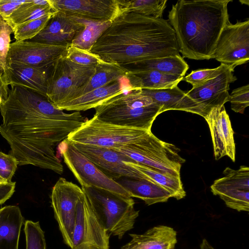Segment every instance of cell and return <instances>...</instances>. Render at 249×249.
<instances>
[{
    "mask_svg": "<svg viewBox=\"0 0 249 249\" xmlns=\"http://www.w3.org/2000/svg\"><path fill=\"white\" fill-rule=\"evenodd\" d=\"M81 18L69 16L60 12L52 16L43 29L29 42L51 44L70 45L84 29Z\"/></svg>",
    "mask_w": 249,
    "mask_h": 249,
    "instance_id": "obj_19",
    "label": "cell"
},
{
    "mask_svg": "<svg viewBox=\"0 0 249 249\" xmlns=\"http://www.w3.org/2000/svg\"><path fill=\"white\" fill-rule=\"evenodd\" d=\"M53 14L16 26L13 29L16 41H25L34 38L43 29Z\"/></svg>",
    "mask_w": 249,
    "mask_h": 249,
    "instance_id": "obj_33",
    "label": "cell"
},
{
    "mask_svg": "<svg viewBox=\"0 0 249 249\" xmlns=\"http://www.w3.org/2000/svg\"><path fill=\"white\" fill-rule=\"evenodd\" d=\"M66 57L70 61L82 66L95 67L102 60L90 52L69 45Z\"/></svg>",
    "mask_w": 249,
    "mask_h": 249,
    "instance_id": "obj_36",
    "label": "cell"
},
{
    "mask_svg": "<svg viewBox=\"0 0 249 249\" xmlns=\"http://www.w3.org/2000/svg\"><path fill=\"white\" fill-rule=\"evenodd\" d=\"M121 179L117 181L128 192L130 197L140 198L148 205L165 202L172 197L167 190L148 176L139 179L126 178Z\"/></svg>",
    "mask_w": 249,
    "mask_h": 249,
    "instance_id": "obj_24",
    "label": "cell"
},
{
    "mask_svg": "<svg viewBox=\"0 0 249 249\" xmlns=\"http://www.w3.org/2000/svg\"><path fill=\"white\" fill-rule=\"evenodd\" d=\"M13 29L0 16V75L2 76L7 68V56L10 45V35Z\"/></svg>",
    "mask_w": 249,
    "mask_h": 249,
    "instance_id": "obj_35",
    "label": "cell"
},
{
    "mask_svg": "<svg viewBox=\"0 0 249 249\" xmlns=\"http://www.w3.org/2000/svg\"><path fill=\"white\" fill-rule=\"evenodd\" d=\"M51 67L37 68L9 63L2 76L7 86L26 87L46 96L47 80Z\"/></svg>",
    "mask_w": 249,
    "mask_h": 249,
    "instance_id": "obj_21",
    "label": "cell"
},
{
    "mask_svg": "<svg viewBox=\"0 0 249 249\" xmlns=\"http://www.w3.org/2000/svg\"><path fill=\"white\" fill-rule=\"evenodd\" d=\"M248 1V0H246V1H245V0H243H243H240V2L241 3H242V2H244V3H243V4H247V5H249V2H246V1Z\"/></svg>",
    "mask_w": 249,
    "mask_h": 249,
    "instance_id": "obj_44",
    "label": "cell"
},
{
    "mask_svg": "<svg viewBox=\"0 0 249 249\" xmlns=\"http://www.w3.org/2000/svg\"><path fill=\"white\" fill-rule=\"evenodd\" d=\"M18 165V162L12 155L0 151V177L5 182H12Z\"/></svg>",
    "mask_w": 249,
    "mask_h": 249,
    "instance_id": "obj_39",
    "label": "cell"
},
{
    "mask_svg": "<svg viewBox=\"0 0 249 249\" xmlns=\"http://www.w3.org/2000/svg\"><path fill=\"white\" fill-rule=\"evenodd\" d=\"M24 221L18 206L9 205L0 209V249H18Z\"/></svg>",
    "mask_w": 249,
    "mask_h": 249,
    "instance_id": "obj_25",
    "label": "cell"
},
{
    "mask_svg": "<svg viewBox=\"0 0 249 249\" xmlns=\"http://www.w3.org/2000/svg\"><path fill=\"white\" fill-rule=\"evenodd\" d=\"M148 131L107 123L93 116L70 133L65 140L71 143L117 149L138 141Z\"/></svg>",
    "mask_w": 249,
    "mask_h": 249,
    "instance_id": "obj_7",
    "label": "cell"
},
{
    "mask_svg": "<svg viewBox=\"0 0 249 249\" xmlns=\"http://www.w3.org/2000/svg\"><path fill=\"white\" fill-rule=\"evenodd\" d=\"M227 65L221 64L219 66L213 69H204L192 71L182 80L191 84L193 88L199 87L210 80L216 77Z\"/></svg>",
    "mask_w": 249,
    "mask_h": 249,
    "instance_id": "obj_37",
    "label": "cell"
},
{
    "mask_svg": "<svg viewBox=\"0 0 249 249\" xmlns=\"http://www.w3.org/2000/svg\"><path fill=\"white\" fill-rule=\"evenodd\" d=\"M120 15L135 13L155 18H161L167 0H117Z\"/></svg>",
    "mask_w": 249,
    "mask_h": 249,
    "instance_id": "obj_30",
    "label": "cell"
},
{
    "mask_svg": "<svg viewBox=\"0 0 249 249\" xmlns=\"http://www.w3.org/2000/svg\"><path fill=\"white\" fill-rule=\"evenodd\" d=\"M61 149L64 161L82 187H92L126 197L128 192L117 181L104 174L86 156L65 140Z\"/></svg>",
    "mask_w": 249,
    "mask_h": 249,
    "instance_id": "obj_9",
    "label": "cell"
},
{
    "mask_svg": "<svg viewBox=\"0 0 249 249\" xmlns=\"http://www.w3.org/2000/svg\"><path fill=\"white\" fill-rule=\"evenodd\" d=\"M0 105V133L18 165L31 164L61 174L63 166L54 147L86 120L80 112L67 113L46 96L33 89L11 85Z\"/></svg>",
    "mask_w": 249,
    "mask_h": 249,
    "instance_id": "obj_1",
    "label": "cell"
},
{
    "mask_svg": "<svg viewBox=\"0 0 249 249\" xmlns=\"http://www.w3.org/2000/svg\"><path fill=\"white\" fill-rule=\"evenodd\" d=\"M141 90L143 94L149 96L154 103L161 107V113L170 110H177L195 113L203 117L207 114L198 104L178 86L166 89Z\"/></svg>",
    "mask_w": 249,
    "mask_h": 249,
    "instance_id": "obj_22",
    "label": "cell"
},
{
    "mask_svg": "<svg viewBox=\"0 0 249 249\" xmlns=\"http://www.w3.org/2000/svg\"><path fill=\"white\" fill-rule=\"evenodd\" d=\"M184 77L154 70L127 71L124 78L132 89H161L178 86Z\"/></svg>",
    "mask_w": 249,
    "mask_h": 249,
    "instance_id": "obj_26",
    "label": "cell"
},
{
    "mask_svg": "<svg viewBox=\"0 0 249 249\" xmlns=\"http://www.w3.org/2000/svg\"><path fill=\"white\" fill-rule=\"evenodd\" d=\"M9 89L4 82L3 77L0 75V105H1L7 98Z\"/></svg>",
    "mask_w": 249,
    "mask_h": 249,
    "instance_id": "obj_42",
    "label": "cell"
},
{
    "mask_svg": "<svg viewBox=\"0 0 249 249\" xmlns=\"http://www.w3.org/2000/svg\"><path fill=\"white\" fill-rule=\"evenodd\" d=\"M109 236L95 216L84 192L77 205L71 249H109Z\"/></svg>",
    "mask_w": 249,
    "mask_h": 249,
    "instance_id": "obj_12",
    "label": "cell"
},
{
    "mask_svg": "<svg viewBox=\"0 0 249 249\" xmlns=\"http://www.w3.org/2000/svg\"><path fill=\"white\" fill-rule=\"evenodd\" d=\"M71 143L104 174L115 180L124 178L139 179L147 177L138 169L126 163L124 156L113 149L76 143Z\"/></svg>",
    "mask_w": 249,
    "mask_h": 249,
    "instance_id": "obj_15",
    "label": "cell"
},
{
    "mask_svg": "<svg viewBox=\"0 0 249 249\" xmlns=\"http://www.w3.org/2000/svg\"><path fill=\"white\" fill-rule=\"evenodd\" d=\"M224 176L215 180L211 186L214 195L218 196L226 206L238 212L249 210V168L241 166L237 170L229 167Z\"/></svg>",
    "mask_w": 249,
    "mask_h": 249,
    "instance_id": "obj_13",
    "label": "cell"
},
{
    "mask_svg": "<svg viewBox=\"0 0 249 249\" xmlns=\"http://www.w3.org/2000/svg\"><path fill=\"white\" fill-rule=\"evenodd\" d=\"M127 72V71L120 65L102 61L95 67V73L89 80L74 91L68 100L78 97L113 82L122 79L124 78Z\"/></svg>",
    "mask_w": 249,
    "mask_h": 249,
    "instance_id": "obj_27",
    "label": "cell"
},
{
    "mask_svg": "<svg viewBox=\"0 0 249 249\" xmlns=\"http://www.w3.org/2000/svg\"><path fill=\"white\" fill-rule=\"evenodd\" d=\"M26 249H46L44 232L39 222L26 220L24 228Z\"/></svg>",
    "mask_w": 249,
    "mask_h": 249,
    "instance_id": "obj_34",
    "label": "cell"
},
{
    "mask_svg": "<svg viewBox=\"0 0 249 249\" xmlns=\"http://www.w3.org/2000/svg\"><path fill=\"white\" fill-rule=\"evenodd\" d=\"M98 119L124 127L151 131L161 107L141 89H131L105 101L95 108Z\"/></svg>",
    "mask_w": 249,
    "mask_h": 249,
    "instance_id": "obj_4",
    "label": "cell"
},
{
    "mask_svg": "<svg viewBox=\"0 0 249 249\" xmlns=\"http://www.w3.org/2000/svg\"><path fill=\"white\" fill-rule=\"evenodd\" d=\"M113 149L124 156L126 161L175 177H180L181 165L185 161L179 155V148L160 140L151 131L134 143Z\"/></svg>",
    "mask_w": 249,
    "mask_h": 249,
    "instance_id": "obj_6",
    "label": "cell"
},
{
    "mask_svg": "<svg viewBox=\"0 0 249 249\" xmlns=\"http://www.w3.org/2000/svg\"><path fill=\"white\" fill-rule=\"evenodd\" d=\"M132 89L125 78L92 90L78 97L68 100L56 107L68 111H85L95 108L101 103L115 96Z\"/></svg>",
    "mask_w": 249,
    "mask_h": 249,
    "instance_id": "obj_20",
    "label": "cell"
},
{
    "mask_svg": "<svg viewBox=\"0 0 249 249\" xmlns=\"http://www.w3.org/2000/svg\"><path fill=\"white\" fill-rule=\"evenodd\" d=\"M83 30L72 40L70 45L89 51L112 21L96 22L81 19Z\"/></svg>",
    "mask_w": 249,
    "mask_h": 249,
    "instance_id": "obj_32",
    "label": "cell"
},
{
    "mask_svg": "<svg viewBox=\"0 0 249 249\" xmlns=\"http://www.w3.org/2000/svg\"><path fill=\"white\" fill-rule=\"evenodd\" d=\"M122 67L127 71L154 70L182 77H184L189 69L188 65L179 54L150 59Z\"/></svg>",
    "mask_w": 249,
    "mask_h": 249,
    "instance_id": "obj_28",
    "label": "cell"
},
{
    "mask_svg": "<svg viewBox=\"0 0 249 249\" xmlns=\"http://www.w3.org/2000/svg\"><path fill=\"white\" fill-rule=\"evenodd\" d=\"M84 194L82 188L63 178L53 187L51 199L54 216L65 244L70 248L76 219L78 204Z\"/></svg>",
    "mask_w": 249,
    "mask_h": 249,
    "instance_id": "obj_10",
    "label": "cell"
},
{
    "mask_svg": "<svg viewBox=\"0 0 249 249\" xmlns=\"http://www.w3.org/2000/svg\"><path fill=\"white\" fill-rule=\"evenodd\" d=\"M126 163L138 169L148 176L155 182L164 188L177 200L184 198L186 196L180 177H175L156 171L145 166L135 162L125 161Z\"/></svg>",
    "mask_w": 249,
    "mask_h": 249,
    "instance_id": "obj_31",
    "label": "cell"
},
{
    "mask_svg": "<svg viewBox=\"0 0 249 249\" xmlns=\"http://www.w3.org/2000/svg\"><path fill=\"white\" fill-rule=\"evenodd\" d=\"M54 12L49 0H26L9 18L3 19L13 29L18 25Z\"/></svg>",
    "mask_w": 249,
    "mask_h": 249,
    "instance_id": "obj_29",
    "label": "cell"
},
{
    "mask_svg": "<svg viewBox=\"0 0 249 249\" xmlns=\"http://www.w3.org/2000/svg\"><path fill=\"white\" fill-rule=\"evenodd\" d=\"M231 1L180 0L172 5L168 20L184 57L213 58L219 36L229 21L228 4Z\"/></svg>",
    "mask_w": 249,
    "mask_h": 249,
    "instance_id": "obj_3",
    "label": "cell"
},
{
    "mask_svg": "<svg viewBox=\"0 0 249 249\" xmlns=\"http://www.w3.org/2000/svg\"><path fill=\"white\" fill-rule=\"evenodd\" d=\"M81 188L97 218L110 235L121 238L133 228L139 211L135 209L132 197L92 187Z\"/></svg>",
    "mask_w": 249,
    "mask_h": 249,
    "instance_id": "obj_5",
    "label": "cell"
},
{
    "mask_svg": "<svg viewBox=\"0 0 249 249\" xmlns=\"http://www.w3.org/2000/svg\"><path fill=\"white\" fill-rule=\"evenodd\" d=\"M54 12L96 22L112 21L120 15L117 0H49Z\"/></svg>",
    "mask_w": 249,
    "mask_h": 249,
    "instance_id": "obj_16",
    "label": "cell"
},
{
    "mask_svg": "<svg viewBox=\"0 0 249 249\" xmlns=\"http://www.w3.org/2000/svg\"><path fill=\"white\" fill-rule=\"evenodd\" d=\"M26 0H0V16L9 18L13 12Z\"/></svg>",
    "mask_w": 249,
    "mask_h": 249,
    "instance_id": "obj_40",
    "label": "cell"
},
{
    "mask_svg": "<svg viewBox=\"0 0 249 249\" xmlns=\"http://www.w3.org/2000/svg\"><path fill=\"white\" fill-rule=\"evenodd\" d=\"M89 52L104 62L122 66L179 52L175 31L167 20L135 13L116 18Z\"/></svg>",
    "mask_w": 249,
    "mask_h": 249,
    "instance_id": "obj_2",
    "label": "cell"
},
{
    "mask_svg": "<svg viewBox=\"0 0 249 249\" xmlns=\"http://www.w3.org/2000/svg\"><path fill=\"white\" fill-rule=\"evenodd\" d=\"M6 183L4 181V180L0 177V183Z\"/></svg>",
    "mask_w": 249,
    "mask_h": 249,
    "instance_id": "obj_45",
    "label": "cell"
},
{
    "mask_svg": "<svg viewBox=\"0 0 249 249\" xmlns=\"http://www.w3.org/2000/svg\"><path fill=\"white\" fill-rule=\"evenodd\" d=\"M131 240L121 249H174L177 232L167 226L159 225L141 234H130Z\"/></svg>",
    "mask_w": 249,
    "mask_h": 249,
    "instance_id": "obj_23",
    "label": "cell"
},
{
    "mask_svg": "<svg viewBox=\"0 0 249 249\" xmlns=\"http://www.w3.org/2000/svg\"><path fill=\"white\" fill-rule=\"evenodd\" d=\"M16 182L0 183V205L3 204L13 195L15 191Z\"/></svg>",
    "mask_w": 249,
    "mask_h": 249,
    "instance_id": "obj_41",
    "label": "cell"
},
{
    "mask_svg": "<svg viewBox=\"0 0 249 249\" xmlns=\"http://www.w3.org/2000/svg\"><path fill=\"white\" fill-rule=\"evenodd\" d=\"M213 58L234 69L249 60V19L224 27L213 54Z\"/></svg>",
    "mask_w": 249,
    "mask_h": 249,
    "instance_id": "obj_11",
    "label": "cell"
},
{
    "mask_svg": "<svg viewBox=\"0 0 249 249\" xmlns=\"http://www.w3.org/2000/svg\"><path fill=\"white\" fill-rule=\"evenodd\" d=\"M69 45L15 41L10 44L7 64L16 63L33 67H50L66 54Z\"/></svg>",
    "mask_w": 249,
    "mask_h": 249,
    "instance_id": "obj_14",
    "label": "cell"
},
{
    "mask_svg": "<svg viewBox=\"0 0 249 249\" xmlns=\"http://www.w3.org/2000/svg\"><path fill=\"white\" fill-rule=\"evenodd\" d=\"M95 68L82 66L69 60L66 54L50 69L46 96L56 107L85 85L95 73Z\"/></svg>",
    "mask_w": 249,
    "mask_h": 249,
    "instance_id": "obj_8",
    "label": "cell"
},
{
    "mask_svg": "<svg viewBox=\"0 0 249 249\" xmlns=\"http://www.w3.org/2000/svg\"><path fill=\"white\" fill-rule=\"evenodd\" d=\"M234 69L227 66L215 77L191 89L186 94L198 104L207 114L215 107L224 106L228 102L231 83L237 80Z\"/></svg>",
    "mask_w": 249,
    "mask_h": 249,
    "instance_id": "obj_17",
    "label": "cell"
},
{
    "mask_svg": "<svg viewBox=\"0 0 249 249\" xmlns=\"http://www.w3.org/2000/svg\"><path fill=\"white\" fill-rule=\"evenodd\" d=\"M200 249H215L208 240L204 238L200 245Z\"/></svg>",
    "mask_w": 249,
    "mask_h": 249,
    "instance_id": "obj_43",
    "label": "cell"
},
{
    "mask_svg": "<svg viewBox=\"0 0 249 249\" xmlns=\"http://www.w3.org/2000/svg\"><path fill=\"white\" fill-rule=\"evenodd\" d=\"M203 118L209 125L215 160L227 156L235 161L234 132L224 106L212 108Z\"/></svg>",
    "mask_w": 249,
    "mask_h": 249,
    "instance_id": "obj_18",
    "label": "cell"
},
{
    "mask_svg": "<svg viewBox=\"0 0 249 249\" xmlns=\"http://www.w3.org/2000/svg\"><path fill=\"white\" fill-rule=\"evenodd\" d=\"M228 102L234 112L243 113L249 105V85L243 86L233 89L229 94Z\"/></svg>",
    "mask_w": 249,
    "mask_h": 249,
    "instance_id": "obj_38",
    "label": "cell"
}]
</instances>
